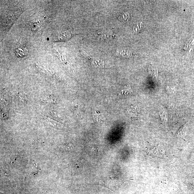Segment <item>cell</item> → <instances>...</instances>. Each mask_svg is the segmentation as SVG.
<instances>
[{
    "label": "cell",
    "mask_w": 194,
    "mask_h": 194,
    "mask_svg": "<svg viewBox=\"0 0 194 194\" xmlns=\"http://www.w3.org/2000/svg\"><path fill=\"white\" fill-rule=\"evenodd\" d=\"M148 73L153 78L157 80L158 77V71L156 67L150 65L148 68Z\"/></svg>",
    "instance_id": "6da1fadb"
},
{
    "label": "cell",
    "mask_w": 194,
    "mask_h": 194,
    "mask_svg": "<svg viewBox=\"0 0 194 194\" xmlns=\"http://www.w3.org/2000/svg\"><path fill=\"white\" fill-rule=\"evenodd\" d=\"M87 56L88 59L91 61L92 64H93V66L99 67H103L104 66V62L102 60L92 58L88 55Z\"/></svg>",
    "instance_id": "7a4b0ae2"
},
{
    "label": "cell",
    "mask_w": 194,
    "mask_h": 194,
    "mask_svg": "<svg viewBox=\"0 0 194 194\" xmlns=\"http://www.w3.org/2000/svg\"><path fill=\"white\" fill-rule=\"evenodd\" d=\"M129 113L132 117H137L139 115V110L138 106H132L130 109L128 110Z\"/></svg>",
    "instance_id": "3957f363"
},
{
    "label": "cell",
    "mask_w": 194,
    "mask_h": 194,
    "mask_svg": "<svg viewBox=\"0 0 194 194\" xmlns=\"http://www.w3.org/2000/svg\"><path fill=\"white\" fill-rule=\"evenodd\" d=\"M194 43V37H192L190 39L188 40L185 43V50H188L190 51L192 49Z\"/></svg>",
    "instance_id": "277c9868"
},
{
    "label": "cell",
    "mask_w": 194,
    "mask_h": 194,
    "mask_svg": "<svg viewBox=\"0 0 194 194\" xmlns=\"http://www.w3.org/2000/svg\"><path fill=\"white\" fill-rule=\"evenodd\" d=\"M116 54L118 56H122L125 57H129L132 55L131 52L126 50H119V51H117Z\"/></svg>",
    "instance_id": "5b68a950"
},
{
    "label": "cell",
    "mask_w": 194,
    "mask_h": 194,
    "mask_svg": "<svg viewBox=\"0 0 194 194\" xmlns=\"http://www.w3.org/2000/svg\"><path fill=\"white\" fill-rule=\"evenodd\" d=\"M143 27V22L138 23L135 24L133 28V31L135 33H138L140 31Z\"/></svg>",
    "instance_id": "8992f818"
},
{
    "label": "cell",
    "mask_w": 194,
    "mask_h": 194,
    "mask_svg": "<svg viewBox=\"0 0 194 194\" xmlns=\"http://www.w3.org/2000/svg\"><path fill=\"white\" fill-rule=\"evenodd\" d=\"M130 15L128 13H124L119 16V20L123 22L128 21L130 18Z\"/></svg>",
    "instance_id": "52a82bcc"
}]
</instances>
